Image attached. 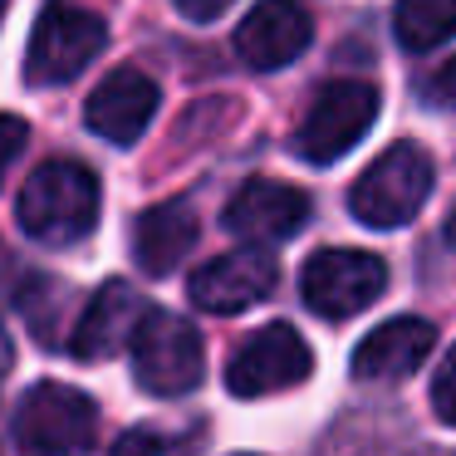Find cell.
<instances>
[{
  "label": "cell",
  "mask_w": 456,
  "mask_h": 456,
  "mask_svg": "<svg viewBox=\"0 0 456 456\" xmlns=\"http://www.w3.org/2000/svg\"><path fill=\"white\" fill-rule=\"evenodd\" d=\"M280 280V260L265 246H240L226 256L207 260V265L191 275V305L207 309V314H240V309L260 305V299L275 289Z\"/></svg>",
  "instance_id": "9c48e42d"
},
{
  "label": "cell",
  "mask_w": 456,
  "mask_h": 456,
  "mask_svg": "<svg viewBox=\"0 0 456 456\" xmlns=\"http://www.w3.org/2000/svg\"><path fill=\"white\" fill-rule=\"evenodd\" d=\"M305 221H309V191L275 182V177H250L226 207V231L250 240V246L289 240Z\"/></svg>",
  "instance_id": "8fae6325"
},
{
  "label": "cell",
  "mask_w": 456,
  "mask_h": 456,
  "mask_svg": "<svg viewBox=\"0 0 456 456\" xmlns=\"http://www.w3.org/2000/svg\"><path fill=\"white\" fill-rule=\"evenodd\" d=\"M309 373H314V354L299 338V329L265 324L236 348V358L226 368V387L236 397H270V393H285V387H299Z\"/></svg>",
  "instance_id": "ba28073f"
},
{
  "label": "cell",
  "mask_w": 456,
  "mask_h": 456,
  "mask_svg": "<svg viewBox=\"0 0 456 456\" xmlns=\"http://www.w3.org/2000/svg\"><path fill=\"white\" fill-rule=\"evenodd\" d=\"M142 314H148V295L133 289V285H123V280H109V285H99L94 299L84 305L69 348L79 358H89V363L123 354V344L133 338V329H138Z\"/></svg>",
  "instance_id": "5bb4252c"
},
{
  "label": "cell",
  "mask_w": 456,
  "mask_h": 456,
  "mask_svg": "<svg viewBox=\"0 0 456 456\" xmlns=\"http://www.w3.org/2000/svg\"><path fill=\"white\" fill-rule=\"evenodd\" d=\"M25 142H30V123L20 113H0V182H5L11 162L25 152Z\"/></svg>",
  "instance_id": "d6986e66"
},
{
  "label": "cell",
  "mask_w": 456,
  "mask_h": 456,
  "mask_svg": "<svg viewBox=\"0 0 456 456\" xmlns=\"http://www.w3.org/2000/svg\"><path fill=\"white\" fill-rule=\"evenodd\" d=\"M446 240L456 246V211H452V221H446Z\"/></svg>",
  "instance_id": "603a6c76"
},
{
  "label": "cell",
  "mask_w": 456,
  "mask_h": 456,
  "mask_svg": "<svg viewBox=\"0 0 456 456\" xmlns=\"http://www.w3.org/2000/svg\"><path fill=\"white\" fill-rule=\"evenodd\" d=\"M432 94H436V103H456V60L432 79Z\"/></svg>",
  "instance_id": "44dd1931"
},
{
  "label": "cell",
  "mask_w": 456,
  "mask_h": 456,
  "mask_svg": "<svg viewBox=\"0 0 456 456\" xmlns=\"http://www.w3.org/2000/svg\"><path fill=\"white\" fill-rule=\"evenodd\" d=\"M432 412L442 417L446 427H456V344L446 348V358L436 363V378H432Z\"/></svg>",
  "instance_id": "ac0fdd59"
},
{
  "label": "cell",
  "mask_w": 456,
  "mask_h": 456,
  "mask_svg": "<svg viewBox=\"0 0 456 456\" xmlns=\"http://www.w3.org/2000/svg\"><path fill=\"white\" fill-rule=\"evenodd\" d=\"M99 436V403L69 383H35L15 407V446L25 456H79Z\"/></svg>",
  "instance_id": "5b68a950"
},
{
  "label": "cell",
  "mask_w": 456,
  "mask_h": 456,
  "mask_svg": "<svg viewBox=\"0 0 456 456\" xmlns=\"http://www.w3.org/2000/svg\"><path fill=\"white\" fill-rule=\"evenodd\" d=\"M152 113H158V84L142 69H133V64L113 69L109 79L89 94V103H84V123H89L103 142H118V148H128V142H138L142 133H148Z\"/></svg>",
  "instance_id": "7c38bea8"
},
{
  "label": "cell",
  "mask_w": 456,
  "mask_h": 456,
  "mask_svg": "<svg viewBox=\"0 0 456 456\" xmlns=\"http://www.w3.org/2000/svg\"><path fill=\"white\" fill-rule=\"evenodd\" d=\"M314 40V15L299 0H260L236 25V54L250 69H285Z\"/></svg>",
  "instance_id": "30bf717a"
},
{
  "label": "cell",
  "mask_w": 456,
  "mask_h": 456,
  "mask_svg": "<svg viewBox=\"0 0 456 456\" xmlns=\"http://www.w3.org/2000/svg\"><path fill=\"white\" fill-rule=\"evenodd\" d=\"M197 432H172V427H128L113 446V456H191Z\"/></svg>",
  "instance_id": "e0dca14e"
},
{
  "label": "cell",
  "mask_w": 456,
  "mask_h": 456,
  "mask_svg": "<svg viewBox=\"0 0 456 456\" xmlns=\"http://www.w3.org/2000/svg\"><path fill=\"white\" fill-rule=\"evenodd\" d=\"M432 182H436L432 158H427L417 142H393V148L378 152L363 167V177L348 191V207H354V216L363 221V226L397 231L427 207Z\"/></svg>",
  "instance_id": "7a4b0ae2"
},
{
  "label": "cell",
  "mask_w": 456,
  "mask_h": 456,
  "mask_svg": "<svg viewBox=\"0 0 456 456\" xmlns=\"http://www.w3.org/2000/svg\"><path fill=\"white\" fill-rule=\"evenodd\" d=\"M109 45V25L99 11L74 5V0H50L30 30V50H25V79L54 89L69 84L89 69Z\"/></svg>",
  "instance_id": "3957f363"
},
{
  "label": "cell",
  "mask_w": 456,
  "mask_h": 456,
  "mask_svg": "<svg viewBox=\"0 0 456 456\" xmlns=\"http://www.w3.org/2000/svg\"><path fill=\"white\" fill-rule=\"evenodd\" d=\"M128 344H133V378L152 397H182L207 373L201 334L182 314H172V309L148 305V314L138 319Z\"/></svg>",
  "instance_id": "277c9868"
},
{
  "label": "cell",
  "mask_w": 456,
  "mask_h": 456,
  "mask_svg": "<svg viewBox=\"0 0 456 456\" xmlns=\"http://www.w3.org/2000/svg\"><path fill=\"white\" fill-rule=\"evenodd\" d=\"M378 109H383V99H378V89L368 79L324 84V89L314 94V103H309L299 133H295V152L305 162H314V167H329V162H338L368 128H373Z\"/></svg>",
  "instance_id": "8992f818"
},
{
  "label": "cell",
  "mask_w": 456,
  "mask_h": 456,
  "mask_svg": "<svg viewBox=\"0 0 456 456\" xmlns=\"http://www.w3.org/2000/svg\"><path fill=\"white\" fill-rule=\"evenodd\" d=\"M172 5H177V11L187 15V20H216V15H221V11H231L236 0H172Z\"/></svg>",
  "instance_id": "ffe728a7"
},
{
  "label": "cell",
  "mask_w": 456,
  "mask_h": 456,
  "mask_svg": "<svg viewBox=\"0 0 456 456\" xmlns=\"http://www.w3.org/2000/svg\"><path fill=\"white\" fill-rule=\"evenodd\" d=\"M387 289V265L373 250H314L299 270V295L319 319H354Z\"/></svg>",
  "instance_id": "52a82bcc"
},
{
  "label": "cell",
  "mask_w": 456,
  "mask_h": 456,
  "mask_svg": "<svg viewBox=\"0 0 456 456\" xmlns=\"http://www.w3.org/2000/svg\"><path fill=\"white\" fill-rule=\"evenodd\" d=\"M393 35L403 50L427 54L456 35V0H397Z\"/></svg>",
  "instance_id": "2e32d148"
},
{
  "label": "cell",
  "mask_w": 456,
  "mask_h": 456,
  "mask_svg": "<svg viewBox=\"0 0 456 456\" xmlns=\"http://www.w3.org/2000/svg\"><path fill=\"white\" fill-rule=\"evenodd\" d=\"M5 5H11V0H0V20H5Z\"/></svg>",
  "instance_id": "cb8c5ba5"
},
{
  "label": "cell",
  "mask_w": 456,
  "mask_h": 456,
  "mask_svg": "<svg viewBox=\"0 0 456 456\" xmlns=\"http://www.w3.org/2000/svg\"><path fill=\"white\" fill-rule=\"evenodd\" d=\"M436 344V324L422 314H397L378 324L363 344L354 348V378L358 383H393V378L417 373Z\"/></svg>",
  "instance_id": "4fadbf2b"
},
{
  "label": "cell",
  "mask_w": 456,
  "mask_h": 456,
  "mask_svg": "<svg viewBox=\"0 0 456 456\" xmlns=\"http://www.w3.org/2000/svg\"><path fill=\"white\" fill-rule=\"evenodd\" d=\"M240 456H250V452H240Z\"/></svg>",
  "instance_id": "d4e9b609"
},
{
  "label": "cell",
  "mask_w": 456,
  "mask_h": 456,
  "mask_svg": "<svg viewBox=\"0 0 456 456\" xmlns=\"http://www.w3.org/2000/svg\"><path fill=\"white\" fill-rule=\"evenodd\" d=\"M20 231L40 246H79L99 226V177L74 158H54L30 172L15 201Z\"/></svg>",
  "instance_id": "6da1fadb"
},
{
  "label": "cell",
  "mask_w": 456,
  "mask_h": 456,
  "mask_svg": "<svg viewBox=\"0 0 456 456\" xmlns=\"http://www.w3.org/2000/svg\"><path fill=\"white\" fill-rule=\"evenodd\" d=\"M197 236H201L197 207L187 197H172L138 216V226H133V256H138V265L148 275H172L187 260V250L197 246Z\"/></svg>",
  "instance_id": "9a60e30c"
},
{
  "label": "cell",
  "mask_w": 456,
  "mask_h": 456,
  "mask_svg": "<svg viewBox=\"0 0 456 456\" xmlns=\"http://www.w3.org/2000/svg\"><path fill=\"white\" fill-rule=\"evenodd\" d=\"M11 358H15V348H11V334H5V324H0V378L11 373Z\"/></svg>",
  "instance_id": "7402d4cb"
}]
</instances>
